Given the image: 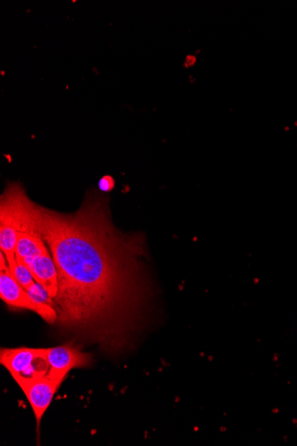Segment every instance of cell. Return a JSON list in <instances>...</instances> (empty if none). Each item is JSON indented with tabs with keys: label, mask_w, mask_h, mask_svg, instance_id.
<instances>
[{
	"label": "cell",
	"mask_w": 297,
	"mask_h": 446,
	"mask_svg": "<svg viewBox=\"0 0 297 446\" xmlns=\"http://www.w3.org/2000/svg\"><path fill=\"white\" fill-rule=\"evenodd\" d=\"M29 218L58 272L56 323L106 352L127 349L147 299L141 239L115 228L103 196H89L72 214L32 202Z\"/></svg>",
	"instance_id": "obj_1"
},
{
	"label": "cell",
	"mask_w": 297,
	"mask_h": 446,
	"mask_svg": "<svg viewBox=\"0 0 297 446\" xmlns=\"http://www.w3.org/2000/svg\"><path fill=\"white\" fill-rule=\"evenodd\" d=\"M30 200L19 185H12L1 197L0 207V248L8 260L15 258L16 243L20 233L30 228Z\"/></svg>",
	"instance_id": "obj_2"
},
{
	"label": "cell",
	"mask_w": 297,
	"mask_h": 446,
	"mask_svg": "<svg viewBox=\"0 0 297 446\" xmlns=\"http://www.w3.org/2000/svg\"><path fill=\"white\" fill-rule=\"evenodd\" d=\"M0 363L9 371L16 383L47 376L50 370L46 349H2Z\"/></svg>",
	"instance_id": "obj_3"
},
{
	"label": "cell",
	"mask_w": 297,
	"mask_h": 446,
	"mask_svg": "<svg viewBox=\"0 0 297 446\" xmlns=\"http://www.w3.org/2000/svg\"><path fill=\"white\" fill-rule=\"evenodd\" d=\"M4 253H0V297L6 305L13 309L32 311L46 323H56L57 313L51 305H39L30 299L27 290L20 285L10 271Z\"/></svg>",
	"instance_id": "obj_4"
},
{
	"label": "cell",
	"mask_w": 297,
	"mask_h": 446,
	"mask_svg": "<svg viewBox=\"0 0 297 446\" xmlns=\"http://www.w3.org/2000/svg\"><path fill=\"white\" fill-rule=\"evenodd\" d=\"M46 354L50 366L47 377L60 383L74 368L86 367L91 363L90 354L72 344L46 349Z\"/></svg>",
	"instance_id": "obj_5"
},
{
	"label": "cell",
	"mask_w": 297,
	"mask_h": 446,
	"mask_svg": "<svg viewBox=\"0 0 297 446\" xmlns=\"http://www.w3.org/2000/svg\"><path fill=\"white\" fill-rule=\"evenodd\" d=\"M62 383L47 376L18 383L34 412L37 424L39 425L42 422L44 414Z\"/></svg>",
	"instance_id": "obj_6"
},
{
	"label": "cell",
	"mask_w": 297,
	"mask_h": 446,
	"mask_svg": "<svg viewBox=\"0 0 297 446\" xmlns=\"http://www.w3.org/2000/svg\"><path fill=\"white\" fill-rule=\"evenodd\" d=\"M35 282L42 285L52 299L58 294V272L50 252L27 264Z\"/></svg>",
	"instance_id": "obj_7"
},
{
	"label": "cell",
	"mask_w": 297,
	"mask_h": 446,
	"mask_svg": "<svg viewBox=\"0 0 297 446\" xmlns=\"http://www.w3.org/2000/svg\"><path fill=\"white\" fill-rule=\"evenodd\" d=\"M49 252V247L38 231L30 229L28 231L20 233L16 243L15 255L26 265Z\"/></svg>",
	"instance_id": "obj_8"
},
{
	"label": "cell",
	"mask_w": 297,
	"mask_h": 446,
	"mask_svg": "<svg viewBox=\"0 0 297 446\" xmlns=\"http://www.w3.org/2000/svg\"><path fill=\"white\" fill-rule=\"evenodd\" d=\"M8 264L12 275L23 288L25 290L29 289L35 283L28 266L22 259L18 258L16 255L15 258L8 260Z\"/></svg>",
	"instance_id": "obj_9"
},
{
	"label": "cell",
	"mask_w": 297,
	"mask_h": 446,
	"mask_svg": "<svg viewBox=\"0 0 297 446\" xmlns=\"http://www.w3.org/2000/svg\"><path fill=\"white\" fill-rule=\"evenodd\" d=\"M26 290L30 299L39 305H51L53 306V299L38 283L35 282Z\"/></svg>",
	"instance_id": "obj_10"
},
{
	"label": "cell",
	"mask_w": 297,
	"mask_h": 446,
	"mask_svg": "<svg viewBox=\"0 0 297 446\" xmlns=\"http://www.w3.org/2000/svg\"><path fill=\"white\" fill-rule=\"evenodd\" d=\"M114 187L113 178L110 175H106L99 182V189L102 192H110L113 190Z\"/></svg>",
	"instance_id": "obj_11"
}]
</instances>
